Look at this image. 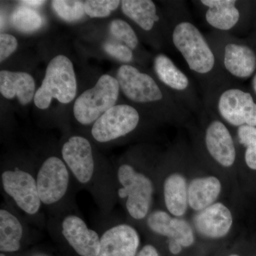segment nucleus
I'll use <instances>...</instances> for the list:
<instances>
[{
    "label": "nucleus",
    "instance_id": "12",
    "mask_svg": "<svg viewBox=\"0 0 256 256\" xmlns=\"http://www.w3.org/2000/svg\"><path fill=\"white\" fill-rule=\"evenodd\" d=\"M140 120L136 108L126 104L111 108L94 122L92 138L99 142H108L133 132Z\"/></svg>",
    "mask_w": 256,
    "mask_h": 256
},
{
    "label": "nucleus",
    "instance_id": "6",
    "mask_svg": "<svg viewBox=\"0 0 256 256\" xmlns=\"http://www.w3.org/2000/svg\"><path fill=\"white\" fill-rule=\"evenodd\" d=\"M153 67L156 78L163 87L198 117L204 110V102L190 77L164 54H158L154 57Z\"/></svg>",
    "mask_w": 256,
    "mask_h": 256
},
{
    "label": "nucleus",
    "instance_id": "11",
    "mask_svg": "<svg viewBox=\"0 0 256 256\" xmlns=\"http://www.w3.org/2000/svg\"><path fill=\"white\" fill-rule=\"evenodd\" d=\"M70 174L64 160L47 158L36 175L37 188L42 205L52 206L62 201L68 192Z\"/></svg>",
    "mask_w": 256,
    "mask_h": 256
},
{
    "label": "nucleus",
    "instance_id": "13",
    "mask_svg": "<svg viewBox=\"0 0 256 256\" xmlns=\"http://www.w3.org/2000/svg\"><path fill=\"white\" fill-rule=\"evenodd\" d=\"M64 160L70 174L80 184L88 185L95 178L96 168L92 146L86 138L73 136L62 149Z\"/></svg>",
    "mask_w": 256,
    "mask_h": 256
},
{
    "label": "nucleus",
    "instance_id": "35",
    "mask_svg": "<svg viewBox=\"0 0 256 256\" xmlns=\"http://www.w3.org/2000/svg\"><path fill=\"white\" fill-rule=\"evenodd\" d=\"M252 89H254V92H255L256 95V74L254 75V78H252Z\"/></svg>",
    "mask_w": 256,
    "mask_h": 256
},
{
    "label": "nucleus",
    "instance_id": "8",
    "mask_svg": "<svg viewBox=\"0 0 256 256\" xmlns=\"http://www.w3.org/2000/svg\"><path fill=\"white\" fill-rule=\"evenodd\" d=\"M120 89L117 78L109 75L102 76L95 86L82 92L75 101V118L82 124H94L116 106Z\"/></svg>",
    "mask_w": 256,
    "mask_h": 256
},
{
    "label": "nucleus",
    "instance_id": "30",
    "mask_svg": "<svg viewBox=\"0 0 256 256\" xmlns=\"http://www.w3.org/2000/svg\"><path fill=\"white\" fill-rule=\"evenodd\" d=\"M104 48L106 53L122 63H130L134 58L132 50L122 43L107 42Z\"/></svg>",
    "mask_w": 256,
    "mask_h": 256
},
{
    "label": "nucleus",
    "instance_id": "17",
    "mask_svg": "<svg viewBox=\"0 0 256 256\" xmlns=\"http://www.w3.org/2000/svg\"><path fill=\"white\" fill-rule=\"evenodd\" d=\"M196 2L204 8L205 21L215 31L232 34L242 20L240 2L236 0H201Z\"/></svg>",
    "mask_w": 256,
    "mask_h": 256
},
{
    "label": "nucleus",
    "instance_id": "4",
    "mask_svg": "<svg viewBox=\"0 0 256 256\" xmlns=\"http://www.w3.org/2000/svg\"><path fill=\"white\" fill-rule=\"evenodd\" d=\"M227 126L256 127V102L249 92L233 85L220 88L204 102Z\"/></svg>",
    "mask_w": 256,
    "mask_h": 256
},
{
    "label": "nucleus",
    "instance_id": "9",
    "mask_svg": "<svg viewBox=\"0 0 256 256\" xmlns=\"http://www.w3.org/2000/svg\"><path fill=\"white\" fill-rule=\"evenodd\" d=\"M201 114L206 120L203 146L207 154L222 168H232L236 161L237 150L228 126L208 108Z\"/></svg>",
    "mask_w": 256,
    "mask_h": 256
},
{
    "label": "nucleus",
    "instance_id": "36",
    "mask_svg": "<svg viewBox=\"0 0 256 256\" xmlns=\"http://www.w3.org/2000/svg\"><path fill=\"white\" fill-rule=\"evenodd\" d=\"M0 256H6L4 255V252H2V254H0Z\"/></svg>",
    "mask_w": 256,
    "mask_h": 256
},
{
    "label": "nucleus",
    "instance_id": "18",
    "mask_svg": "<svg viewBox=\"0 0 256 256\" xmlns=\"http://www.w3.org/2000/svg\"><path fill=\"white\" fill-rule=\"evenodd\" d=\"M0 92L6 99L16 96L22 106L30 104L34 98L35 82L31 75L25 72L1 70Z\"/></svg>",
    "mask_w": 256,
    "mask_h": 256
},
{
    "label": "nucleus",
    "instance_id": "15",
    "mask_svg": "<svg viewBox=\"0 0 256 256\" xmlns=\"http://www.w3.org/2000/svg\"><path fill=\"white\" fill-rule=\"evenodd\" d=\"M140 239L136 228L129 224L110 227L100 236L98 256H136Z\"/></svg>",
    "mask_w": 256,
    "mask_h": 256
},
{
    "label": "nucleus",
    "instance_id": "31",
    "mask_svg": "<svg viewBox=\"0 0 256 256\" xmlns=\"http://www.w3.org/2000/svg\"><path fill=\"white\" fill-rule=\"evenodd\" d=\"M16 38L9 34H1L0 35V62H4L18 48Z\"/></svg>",
    "mask_w": 256,
    "mask_h": 256
},
{
    "label": "nucleus",
    "instance_id": "14",
    "mask_svg": "<svg viewBox=\"0 0 256 256\" xmlns=\"http://www.w3.org/2000/svg\"><path fill=\"white\" fill-rule=\"evenodd\" d=\"M60 232L69 246L80 256H98L100 250V236L90 229L78 216L64 217Z\"/></svg>",
    "mask_w": 256,
    "mask_h": 256
},
{
    "label": "nucleus",
    "instance_id": "28",
    "mask_svg": "<svg viewBox=\"0 0 256 256\" xmlns=\"http://www.w3.org/2000/svg\"><path fill=\"white\" fill-rule=\"evenodd\" d=\"M120 3L117 0H88L84 2V10L90 18H106L117 9Z\"/></svg>",
    "mask_w": 256,
    "mask_h": 256
},
{
    "label": "nucleus",
    "instance_id": "26",
    "mask_svg": "<svg viewBox=\"0 0 256 256\" xmlns=\"http://www.w3.org/2000/svg\"><path fill=\"white\" fill-rule=\"evenodd\" d=\"M111 34L131 50H134L139 45V38L132 26L122 20H114L110 24Z\"/></svg>",
    "mask_w": 256,
    "mask_h": 256
},
{
    "label": "nucleus",
    "instance_id": "3",
    "mask_svg": "<svg viewBox=\"0 0 256 256\" xmlns=\"http://www.w3.org/2000/svg\"><path fill=\"white\" fill-rule=\"evenodd\" d=\"M224 73L233 78L247 79L256 70V54L252 47L239 42L233 34L215 31L206 36Z\"/></svg>",
    "mask_w": 256,
    "mask_h": 256
},
{
    "label": "nucleus",
    "instance_id": "32",
    "mask_svg": "<svg viewBox=\"0 0 256 256\" xmlns=\"http://www.w3.org/2000/svg\"><path fill=\"white\" fill-rule=\"evenodd\" d=\"M136 256H160V254L156 247L148 244L141 248Z\"/></svg>",
    "mask_w": 256,
    "mask_h": 256
},
{
    "label": "nucleus",
    "instance_id": "1",
    "mask_svg": "<svg viewBox=\"0 0 256 256\" xmlns=\"http://www.w3.org/2000/svg\"><path fill=\"white\" fill-rule=\"evenodd\" d=\"M170 42L186 62L201 87L204 102L220 88L233 85L224 73L206 36L194 23L184 2H169Z\"/></svg>",
    "mask_w": 256,
    "mask_h": 256
},
{
    "label": "nucleus",
    "instance_id": "24",
    "mask_svg": "<svg viewBox=\"0 0 256 256\" xmlns=\"http://www.w3.org/2000/svg\"><path fill=\"white\" fill-rule=\"evenodd\" d=\"M174 218L164 210H156L146 217V224L153 233L170 239L174 234Z\"/></svg>",
    "mask_w": 256,
    "mask_h": 256
},
{
    "label": "nucleus",
    "instance_id": "25",
    "mask_svg": "<svg viewBox=\"0 0 256 256\" xmlns=\"http://www.w3.org/2000/svg\"><path fill=\"white\" fill-rule=\"evenodd\" d=\"M238 142L246 148V164L250 169L256 170V127L244 126L237 128Z\"/></svg>",
    "mask_w": 256,
    "mask_h": 256
},
{
    "label": "nucleus",
    "instance_id": "22",
    "mask_svg": "<svg viewBox=\"0 0 256 256\" xmlns=\"http://www.w3.org/2000/svg\"><path fill=\"white\" fill-rule=\"evenodd\" d=\"M24 227L18 216L10 210H0V250L2 252H18L24 236Z\"/></svg>",
    "mask_w": 256,
    "mask_h": 256
},
{
    "label": "nucleus",
    "instance_id": "20",
    "mask_svg": "<svg viewBox=\"0 0 256 256\" xmlns=\"http://www.w3.org/2000/svg\"><path fill=\"white\" fill-rule=\"evenodd\" d=\"M163 194L170 214L178 218L185 214L188 206V185L182 174L172 173L165 178Z\"/></svg>",
    "mask_w": 256,
    "mask_h": 256
},
{
    "label": "nucleus",
    "instance_id": "27",
    "mask_svg": "<svg viewBox=\"0 0 256 256\" xmlns=\"http://www.w3.org/2000/svg\"><path fill=\"white\" fill-rule=\"evenodd\" d=\"M52 6L55 12L64 21H77L86 14L82 1L55 0L52 2Z\"/></svg>",
    "mask_w": 256,
    "mask_h": 256
},
{
    "label": "nucleus",
    "instance_id": "34",
    "mask_svg": "<svg viewBox=\"0 0 256 256\" xmlns=\"http://www.w3.org/2000/svg\"><path fill=\"white\" fill-rule=\"evenodd\" d=\"M23 4L32 5V6H40V5L43 4L45 3V1H38V0H26V1L20 2Z\"/></svg>",
    "mask_w": 256,
    "mask_h": 256
},
{
    "label": "nucleus",
    "instance_id": "16",
    "mask_svg": "<svg viewBox=\"0 0 256 256\" xmlns=\"http://www.w3.org/2000/svg\"><path fill=\"white\" fill-rule=\"evenodd\" d=\"M198 234L212 239L223 238L230 232L233 225V216L224 204L217 202L198 212L194 218Z\"/></svg>",
    "mask_w": 256,
    "mask_h": 256
},
{
    "label": "nucleus",
    "instance_id": "7",
    "mask_svg": "<svg viewBox=\"0 0 256 256\" xmlns=\"http://www.w3.org/2000/svg\"><path fill=\"white\" fill-rule=\"evenodd\" d=\"M116 175L120 186L118 194L120 198L126 200L128 214L134 220H144L149 215L152 202V182L144 173L127 163L119 166Z\"/></svg>",
    "mask_w": 256,
    "mask_h": 256
},
{
    "label": "nucleus",
    "instance_id": "21",
    "mask_svg": "<svg viewBox=\"0 0 256 256\" xmlns=\"http://www.w3.org/2000/svg\"><path fill=\"white\" fill-rule=\"evenodd\" d=\"M121 6L124 14L142 31L152 32L163 21L156 3L151 0H124L121 2Z\"/></svg>",
    "mask_w": 256,
    "mask_h": 256
},
{
    "label": "nucleus",
    "instance_id": "5",
    "mask_svg": "<svg viewBox=\"0 0 256 256\" xmlns=\"http://www.w3.org/2000/svg\"><path fill=\"white\" fill-rule=\"evenodd\" d=\"M77 82L74 66L64 55L54 57L47 66L46 74L35 94V105L42 110L48 108L52 99L69 104L76 95Z\"/></svg>",
    "mask_w": 256,
    "mask_h": 256
},
{
    "label": "nucleus",
    "instance_id": "10",
    "mask_svg": "<svg viewBox=\"0 0 256 256\" xmlns=\"http://www.w3.org/2000/svg\"><path fill=\"white\" fill-rule=\"evenodd\" d=\"M1 184L6 194L24 213L34 216L40 212L42 204L36 176L20 168L4 170L1 174Z\"/></svg>",
    "mask_w": 256,
    "mask_h": 256
},
{
    "label": "nucleus",
    "instance_id": "19",
    "mask_svg": "<svg viewBox=\"0 0 256 256\" xmlns=\"http://www.w3.org/2000/svg\"><path fill=\"white\" fill-rule=\"evenodd\" d=\"M222 190V183L216 176L194 178L188 185V206L198 212L205 210L216 203Z\"/></svg>",
    "mask_w": 256,
    "mask_h": 256
},
{
    "label": "nucleus",
    "instance_id": "23",
    "mask_svg": "<svg viewBox=\"0 0 256 256\" xmlns=\"http://www.w3.org/2000/svg\"><path fill=\"white\" fill-rule=\"evenodd\" d=\"M12 22L18 31L28 33L41 28L43 20L41 15L34 10L26 6H20L13 12Z\"/></svg>",
    "mask_w": 256,
    "mask_h": 256
},
{
    "label": "nucleus",
    "instance_id": "37",
    "mask_svg": "<svg viewBox=\"0 0 256 256\" xmlns=\"http://www.w3.org/2000/svg\"><path fill=\"white\" fill-rule=\"evenodd\" d=\"M229 256H239L238 255H236V254H232V255Z\"/></svg>",
    "mask_w": 256,
    "mask_h": 256
},
{
    "label": "nucleus",
    "instance_id": "33",
    "mask_svg": "<svg viewBox=\"0 0 256 256\" xmlns=\"http://www.w3.org/2000/svg\"><path fill=\"white\" fill-rule=\"evenodd\" d=\"M168 247H169L170 252L174 255H178V254H180L183 248L180 242L173 240V239H169Z\"/></svg>",
    "mask_w": 256,
    "mask_h": 256
},
{
    "label": "nucleus",
    "instance_id": "29",
    "mask_svg": "<svg viewBox=\"0 0 256 256\" xmlns=\"http://www.w3.org/2000/svg\"><path fill=\"white\" fill-rule=\"evenodd\" d=\"M171 239L180 242L183 247L191 246L195 239L191 225L186 220L176 217L174 234Z\"/></svg>",
    "mask_w": 256,
    "mask_h": 256
},
{
    "label": "nucleus",
    "instance_id": "2",
    "mask_svg": "<svg viewBox=\"0 0 256 256\" xmlns=\"http://www.w3.org/2000/svg\"><path fill=\"white\" fill-rule=\"evenodd\" d=\"M117 80L124 95L138 104L160 106L169 120L180 124L190 111L149 74L129 64L121 66Z\"/></svg>",
    "mask_w": 256,
    "mask_h": 256
}]
</instances>
